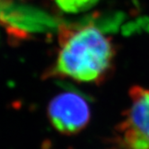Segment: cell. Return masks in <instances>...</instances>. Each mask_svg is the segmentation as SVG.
<instances>
[{
  "label": "cell",
  "mask_w": 149,
  "mask_h": 149,
  "mask_svg": "<svg viewBox=\"0 0 149 149\" xmlns=\"http://www.w3.org/2000/svg\"><path fill=\"white\" fill-rule=\"evenodd\" d=\"M58 6L67 13H80L93 7L99 0H55Z\"/></svg>",
  "instance_id": "4"
},
{
  "label": "cell",
  "mask_w": 149,
  "mask_h": 149,
  "mask_svg": "<svg viewBox=\"0 0 149 149\" xmlns=\"http://www.w3.org/2000/svg\"><path fill=\"white\" fill-rule=\"evenodd\" d=\"M52 74L79 83H100L113 68L116 50L111 38L93 24L62 27Z\"/></svg>",
  "instance_id": "1"
},
{
  "label": "cell",
  "mask_w": 149,
  "mask_h": 149,
  "mask_svg": "<svg viewBox=\"0 0 149 149\" xmlns=\"http://www.w3.org/2000/svg\"><path fill=\"white\" fill-rule=\"evenodd\" d=\"M129 95V107L116 127V143L120 149H149V89L135 86Z\"/></svg>",
  "instance_id": "2"
},
{
  "label": "cell",
  "mask_w": 149,
  "mask_h": 149,
  "mask_svg": "<svg viewBox=\"0 0 149 149\" xmlns=\"http://www.w3.org/2000/svg\"><path fill=\"white\" fill-rule=\"evenodd\" d=\"M49 123L60 134L73 136L86 129L91 120V107L82 93L65 91L54 96L48 106Z\"/></svg>",
  "instance_id": "3"
}]
</instances>
